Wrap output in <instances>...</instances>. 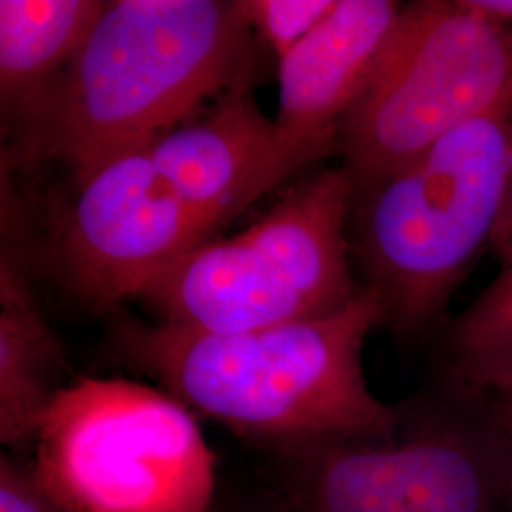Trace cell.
<instances>
[{
  "instance_id": "cell-1",
  "label": "cell",
  "mask_w": 512,
  "mask_h": 512,
  "mask_svg": "<svg viewBox=\"0 0 512 512\" xmlns=\"http://www.w3.org/2000/svg\"><path fill=\"white\" fill-rule=\"evenodd\" d=\"M382 325L378 300L361 287L336 313L239 334L122 319L110 348L192 414L281 454L397 433L399 408L372 393L363 368L366 336Z\"/></svg>"
},
{
  "instance_id": "cell-2",
  "label": "cell",
  "mask_w": 512,
  "mask_h": 512,
  "mask_svg": "<svg viewBox=\"0 0 512 512\" xmlns=\"http://www.w3.org/2000/svg\"><path fill=\"white\" fill-rule=\"evenodd\" d=\"M245 2H107L71 65L19 122L21 162L61 160L82 181L148 148L251 74Z\"/></svg>"
},
{
  "instance_id": "cell-3",
  "label": "cell",
  "mask_w": 512,
  "mask_h": 512,
  "mask_svg": "<svg viewBox=\"0 0 512 512\" xmlns=\"http://www.w3.org/2000/svg\"><path fill=\"white\" fill-rule=\"evenodd\" d=\"M512 184V105L442 137L416 160L353 196L351 251L399 338H418L484 247Z\"/></svg>"
},
{
  "instance_id": "cell-4",
  "label": "cell",
  "mask_w": 512,
  "mask_h": 512,
  "mask_svg": "<svg viewBox=\"0 0 512 512\" xmlns=\"http://www.w3.org/2000/svg\"><path fill=\"white\" fill-rule=\"evenodd\" d=\"M353 183L344 167L291 186L253 226L209 239L139 294L160 325L239 334L330 315L359 294L348 224Z\"/></svg>"
},
{
  "instance_id": "cell-5",
  "label": "cell",
  "mask_w": 512,
  "mask_h": 512,
  "mask_svg": "<svg viewBox=\"0 0 512 512\" xmlns=\"http://www.w3.org/2000/svg\"><path fill=\"white\" fill-rule=\"evenodd\" d=\"M512 105V27L465 0L403 4L338 128L355 194Z\"/></svg>"
},
{
  "instance_id": "cell-6",
  "label": "cell",
  "mask_w": 512,
  "mask_h": 512,
  "mask_svg": "<svg viewBox=\"0 0 512 512\" xmlns=\"http://www.w3.org/2000/svg\"><path fill=\"white\" fill-rule=\"evenodd\" d=\"M73 512H213L215 456L167 391L80 376L48 406L31 461Z\"/></svg>"
},
{
  "instance_id": "cell-7",
  "label": "cell",
  "mask_w": 512,
  "mask_h": 512,
  "mask_svg": "<svg viewBox=\"0 0 512 512\" xmlns=\"http://www.w3.org/2000/svg\"><path fill=\"white\" fill-rule=\"evenodd\" d=\"M399 429L275 454L291 512H512L503 452L471 393L444 378L397 406Z\"/></svg>"
},
{
  "instance_id": "cell-8",
  "label": "cell",
  "mask_w": 512,
  "mask_h": 512,
  "mask_svg": "<svg viewBox=\"0 0 512 512\" xmlns=\"http://www.w3.org/2000/svg\"><path fill=\"white\" fill-rule=\"evenodd\" d=\"M211 236L143 148L78 181L61 256L74 289L95 308H107L139 296Z\"/></svg>"
},
{
  "instance_id": "cell-9",
  "label": "cell",
  "mask_w": 512,
  "mask_h": 512,
  "mask_svg": "<svg viewBox=\"0 0 512 512\" xmlns=\"http://www.w3.org/2000/svg\"><path fill=\"white\" fill-rule=\"evenodd\" d=\"M148 152L213 232L293 173L334 154L287 137L258 107L249 74Z\"/></svg>"
},
{
  "instance_id": "cell-10",
  "label": "cell",
  "mask_w": 512,
  "mask_h": 512,
  "mask_svg": "<svg viewBox=\"0 0 512 512\" xmlns=\"http://www.w3.org/2000/svg\"><path fill=\"white\" fill-rule=\"evenodd\" d=\"M401 8L395 0H338L310 37L279 59L275 122L287 137L340 154V122Z\"/></svg>"
},
{
  "instance_id": "cell-11",
  "label": "cell",
  "mask_w": 512,
  "mask_h": 512,
  "mask_svg": "<svg viewBox=\"0 0 512 512\" xmlns=\"http://www.w3.org/2000/svg\"><path fill=\"white\" fill-rule=\"evenodd\" d=\"M65 357L48 327L18 260H0V440L18 450L37 440L38 427L65 387Z\"/></svg>"
},
{
  "instance_id": "cell-12",
  "label": "cell",
  "mask_w": 512,
  "mask_h": 512,
  "mask_svg": "<svg viewBox=\"0 0 512 512\" xmlns=\"http://www.w3.org/2000/svg\"><path fill=\"white\" fill-rule=\"evenodd\" d=\"M97 0H2L0 95L4 118L19 124L57 78L103 14Z\"/></svg>"
},
{
  "instance_id": "cell-13",
  "label": "cell",
  "mask_w": 512,
  "mask_h": 512,
  "mask_svg": "<svg viewBox=\"0 0 512 512\" xmlns=\"http://www.w3.org/2000/svg\"><path fill=\"white\" fill-rule=\"evenodd\" d=\"M495 253L494 281L446 329L444 376L469 378L512 363V241Z\"/></svg>"
},
{
  "instance_id": "cell-14",
  "label": "cell",
  "mask_w": 512,
  "mask_h": 512,
  "mask_svg": "<svg viewBox=\"0 0 512 512\" xmlns=\"http://www.w3.org/2000/svg\"><path fill=\"white\" fill-rule=\"evenodd\" d=\"M251 29L277 61L321 25L338 0H243Z\"/></svg>"
},
{
  "instance_id": "cell-15",
  "label": "cell",
  "mask_w": 512,
  "mask_h": 512,
  "mask_svg": "<svg viewBox=\"0 0 512 512\" xmlns=\"http://www.w3.org/2000/svg\"><path fill=\"white\" fill-rule=\"evenodd\" d=\"M444 378L465 387L475 399L503 452L512 488V363L469 378Z\"/></svg>"
},
{
  "instance_id": "cell-16",
  "label": "cell",
  "mask_w": 512,
  "mask_h": 512,
  "mask_svg": "<svg viewBox=\"0 0 512 512\" xmlns=\"http://www.w3.org/2000/svg\"><path fill=\"white\" fill-rule=\"evenodd\" d=\"M0 512H73L48 494L33 471L31 461L12 454L0 456Z\"/></svg>"
},
{
  "instance_id": "cell-17",
  "label": "cell",
  "mask_w": 512,
  "mask_h": 512,
  "mask_svg": "<svg viewBox=\"0 0 512 512\" xmlns=\"http://www.w3.org/2000/svg\"><path fill=\"white\" fill-rule=\"evenodd\" d=\"M213 512H291L287 509L281 495L258 497V499H243V501H230V503H215Z\"/></svg>"
},
{
  "instance_id": "cell-18",
  "label": "cell",
  "mask_w": 512,
  "mask_h": 512,
  "mask_svg": "<svg viewBox=\"0 0 512 512\" xmlns=\"http://www.w3.org/2000/svg\"><path fill=\"white\" fill-rule=\"evenodd\" d=\"M473 10L512 27V0H465Z\"/></svg>"
},
{
  "instance_id": "cell-19",
  "label": "cell",
  "mask_w": 512,
  "mask_h": 512,
  "mask_svg": "<svg viewBox=\"0 0 512 512\" xmlns=\"http://www.w3.org/2000/svg\"><path fill=\"white\" fill-rule=\"evenodd\" d=\"M509 241H512V184L511 190H509V198L505 203V209H503V215L499 219V224L495 228L494 238H492V249L497 251L499 247L507 245Z\"/></svg>"
}]
</instances>
